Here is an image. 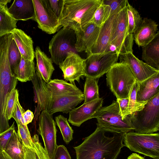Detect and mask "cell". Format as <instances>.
<instances>
[{
  "label": "cell",
  "mask_w": 159,
  "mask_h": 159,
  "mask_svg": "<svg viewBox=\"0 0 159 159\" xmlns=\"http://www.w3.org/2000/svg\"><path fill=\"white\" fill-rule=\"evenodd\" d=\"M107 132L97 126L80 144L74 147L76 159H116L124 146V133H114L109 136Z\"/></svg>",
  "instance_id": "obj_1"
},
{
  "label": "cell",
  "mask_w": 159,
  "mask_h": 159,
  "mask_svg": "<svg viewBox=\"0 0 159 159\" xmlns=\"http://www.w3.org/2000/svg\"><path fill=\"white\" fill-rule=\"evenodd\" d=\"M102 0H64L59 21L60 26L68 27L75 32L84 28L93 18Z\"/></svg>",
  "instance_id": "obj_2"
},
{
  "label": "cell",
  "mask_w": 159,
  "mask_h": 159,
  "mask_svg": "<svg viewBox=\"0 0 159 159\" xmlns=\"http://www.w3.org/2000/svg\"><path fill=\"white\" fill-rule=\"evenodd\" d=\"M9 34L0 36V133L10 127L6 113L9 93L16 88L17 80L12 73L8 59Z\"/></svg>",
  "instance_id": "obj_3"
},
{
  "label": "cell",
  "mask_w": 159,
  "mask_h": 159,
  "mask_svg": "<svg viewBox=\"0 0 159 159\" xmlns=\"http://www.w3.org/2000/svg\"><path fill=\"white\" fill-rule=\"evenodd\" d=\"M93 118L97 121V126L111 133H125L134 131L130 115L123 119L117 102L113 101L109 106L101 107Z\"/></svg>",
  "instance_id": "obj_4"
},
{
  "label": "cell",
  "mask_w": 159,
  "mask_h": 159,
  "mask_svg": "<svg viewBox=\"0 0 159 159\" xmlns=\"http://www.w3.org/2000/svg\"><path fill=\"white\" fill-rule=\"evenodd\" d=\"M106 76L107 85L116 99L129 98L137 80L126 64L116 63L106 73Z\"/></svg>",
  "instance_id": "obj_5"
},
{
  "label": "cell",
  "mask_w": 159,
  "mask_h": 159,
  "mask_svg": "<svg viewBox=\"0 0 159 159\" xmlns=\"http://www.w3.org/2000/svg\"><path fill=\"white\" fill-rule=\"evenodd\" d=\"M135 132L152 134L159 130V93L148 101L143 109L129 115Z\"/></svg>",
  "instance_id": "obj_6"
},
{
  "label": "cell",
  "mask_w": 159,
  "mask_h": 159,
  "mask_svg": "<svg viewBox=\"0 0 159 159\" xmlns=\"http://www.w3.org/2000/svg\"><path fill=\"white\" fill-rule=\"evenodd\" d=\"M124 146L153 159H159L158 133L142 134L131 131L124 133Z\"/></svg>",
  "instance_id": "obj_7"
},
{
  "label": "cell",
  "mask_w": 159,
  "mask_h": 159,
  "mask_svg": "<svg viewBox=\"0 0 159 159\" xmlns=\"http://www.w3.org/2000/svg\"><path fill=\"white\" fill-rule=\"evenodd\" d=\"M133 35L128 32L126 6L117 15L114 21L110 39L111 45L114 47L118 56L120 54L133 52Z\"/></svg>",
  "instance_id": "obj_8"
},
{
  "label": "cell",
  "mask_w": 159,
  "mask_h": 159,
  "mask_svg": "<svg viewBox=\"0 0 159 159\" xmlns=\"http://www.w3.org/2000/svg\"><path fill=\"white\" fill-rule=\"evenodd\" d=\"M75 31L63 27L54 36L49 43V52L53 63L58 65L66 58L68 52L76 51Z\"/></svg>",
  "instance_id": "obj_9"
},
{
  "label": "cell",
  "mask_w": 159,
  "mask_h": 159,
  "mask_svg": "<svg viewBox=\"0 0 159 159\" xmlns=\"http://www.w3.org/2000/svg\"><path fill=\"white\" fill-rule=\"evenodd\" d=\"M87 55L85 59V76L96 79L106 74L117 62L119 57L115 52Z\"/></svg>",
  "instance_id": "obj_10"
},
{
  "label": "cell",
  "mask_w": 159,
  "mask_h": 159,
  "mask_svg": "<svg viewBox=\"0 0 159 159\" xmlns=\"http://www.w3.org/2000/svg\"><path fill=\"white\" fill-rule=\"evenodd\" d=\"M38 131L41 135L44 149L50 159H53L58 146L57 144V129L52 117L47 110L42 111L39 116Z\"/></svg>",
  "instance_id": "obj_11"
},
{
  "label": "cell",
  "mask_w": 159,
  "mask_h": 159,
  "mask_svg": "<svg viewBox=\"0 0 159 159\" xmlns=\"http://www.w3.org/2000/svg\"><path fill=\"white\" fill-rule=\"evenodd\" d=\"M58 66L63 73L64 79L70 83L74 84L75 80L79 82L82 76H85V59L75 52H68L65 59Z\"/></svg>",
  "instance_id": "obj_12"
},
{
  "label": "cell",
  "mask_w": 159,
  "mask_h": 159,
  "mask_svg": "<svg viewBox=\"0 0 159 159\" xmlns=\"http://www.w3.org/2000/svg\"><path fill=\"white\" fill-rule=\"evenodd\" d=\"M120 62L126 64L137 81L140 83L155 74L159 70L152 67L136 57L131 52L119 55Z\"/></svg>",
  "instance_id": "obj_13"
},
{
  "label": "cell",
  "mask_w": 159,
  "mask_h": 159,
  "mask_svg": "<svg viewBox=\"0 0 159 159\" xmlns=\"http://www.w3.org/2000/svg\"><path fill=\"white\" fill-rule=\"evenodd\" d=\"M34 13L32 20L38 27L48 34L55 33L60 26L59 22L52 16L43 4L42 0H32Z\"/></svg>",
  "instance_id": "obj_14"
},
{
  "label": "cell",
  "mask_w": 159,
  "mask_h": 159,
  "mask_svg": "<svg viewBox=\"0 0 159 159\" xmlns=\"http://www.w3.org/2000/svg\"><path fill=\"white\" fill-rule=\"evenodd\" d=\"M84 100V95H73L48 97L45 101V110L50 114L61 112H69Z\"/></svg>",
  "instance_id": "obj_15"
},
{
  "label": "cell",
  "mask_w": 159,
  "mask_h": 159,
  "mask_svg": "<svg viewBox=\"0 0 159 159\" xmlns=\"http://www.w3.org/2000/svg\"><path fill=\"white\" fill-rule=\"evenodd\" d=\"M103 99L99 98L84 103L69 112L68 121L72 125L79 127L84 122L93 118L97 111L102 107Z\"/></svg>",
  "instance_id": "obj_16"
},
{
  "label": "cell",
  "mask_w": 159,
  "mask_h": 159,
  "mask_svg": "<svg viewBox=\"0 0 159 159\" xmlns=\"http://www.w3.org/2000/svg\"><path fill=\"white\" fill-rule=\"evenodd\" d=\"M100 28L91 22L83 29L75 31L76 51H84L87 55L89 54L97 39Z\"/></svg>",
  "instance_id": "obj_17"
},
{
  "label": "cell",
  "mask_w": 159,
  "mask_h": 159,
  "mask_svg": "<svg viewBox=\"0 0 159 159\" xmlns=\"http://www.w3.org/2000/svg\"><path fill=\"white\" fill-rule=\"evenodd\" d=\"M117 14L110 16L101 27L97 39L89 54L111 52V31L114 21Z\"/></svg>",
  "instance_id": "obj_18"
},
{
  "label": "cell",
  "mask_w": 159,
  "mask_h": 159,
  "mask_svg": "<svg viewBox=\"0 0 159 159\" xmlns=\"http://www.w3.org/2000/svg\"><path fill=\"white\" fill-rule=\"evenodd\" d=\"M158 25L154 20L147 17L133 34L134 40L139 47L144 46L154 38L158 30Z\"/></svg>",
  "instance_id": "obj_19"
},
{
  "label": "cell",
  "mask_w": 159,
  "mask_h": 159,
  "mask_svg": "<svg viewBox=\"0 0 159 159\" xmlns=\"http://www.w3.org/2000/svg\"><path fill=\"white\" fill-rule=\"evenodd\" d=\"M11 33L21 57L25 59L34 61V54L33 42L31 37L23 31L16 28Z\"/></svg>",
  "instance_id": "obj_20"
},
{
  "label": "cell",
  "mask_w": 159,
  "mask_h": 159,
  "mask_svg": "<svg viewBox=\"0 0 159 159\" xmlns=\"http://www.w3.org/2000/svg\"><path fill=\"white\" fill-rule=\"evenodd\" d=\"M159 73L139 83L136 100L147 102L159 93Z\"/></svg>",
  "instance_id": "obj_21"
},
{
  "label": "cell",
  "mask_w": 159,
  "mask_h": 159,
  "mask_svg": "<svg viewBox=\"0 0 159 159\" xmlns=\"http://www.w3.org/2000/svg\"><path fill=\"white\" fill-rule=\"evenodd\" d=\"M36 61L35 70L42 80L47 84L51 80L52 74L55 70L51 58L48 57L37 46L34 52Z\"/></svg>",
  "instance_id": "obj_22"
},
{
  "label": "cell",
  "mask_w": 159,
  "mask_h": 159,
  "mask_svg": "<svg viewBox=\"0 0 159 159\" xmlns=\"http://www.w3.org/2000/svg\"><path fill=\"white\" fill-rule=\"evenodd\" d=\"M8 10L17 21L32 20L34 13L32 0H15Z\"/></svg>",
  "instance_id": "obj_23"
},
{
  "label": "cell",
  "mask_w": 159,
  "mask_h": 159,
  "mask_svg": "<svg viewBox=\"0 0 159 159\" xmlns=\"http://www.w3.org/2000/svg\"><path fill=\"white\" fill-rule=\"evenodd\" d=\"M47 84L52 96L84 95L83 92L75 84L68 83L63 80H51Z\"/></svg>",
  "instance_id": "obj_24"
},
{
  "label": "cell",
  "mask_w": 159,
  "mask_h": 159,
  "mask_svg": "<svg viewBox=\"0 0 159 159\" xmlns=\"http://www.w3.org/2000/svg\"><path fill=\"white\" fill-rule=\"evenodd\" d=\"M142 59L152 67L159 70V32L147 45L142 47Z\"/></svg>",
  "instance_id": "obj_25"
},
{
  "label": "cell",
  "mask_w": 159,
  "mask_h": 159,
  "mask_svg": "<svg viewBox=\"0 0 159 159\" xmlns=\"http://www.w3.org/2000/svg\"><path fill=\"white\" fill-rule=\"evenodd\" d=\"M2 151L8 159H25V146L15 130Z\"/></svg>",
  "instance_id": "obj_26"
},
{
  "label": "cell",
  "mask_w": 159,
  "mask_h": 159,
  "mask_svg": "<svg viewBox=\"0 0 159 159\" xmlns=\"http://www.w3.org/2000/svg\"><path fill=\"white\" fill-rule=\"evenodd\" d=\"M11 0H0V36L10 33L16 28L17 20L8 11V3Z\"/></svg>",
  "instance_id": "obj_27"
},
{
  "label": "cell",
  "mask_w": 159,
  "mask_h": 159,
  "mask_svg": "<svg viewBox=\"0 0 159 159\" xmlns=\"http://www.w3.org/2000/svg\"><path fill=\"white\" fill-rule=\"evenodd\" d=\"M35 73L34 61L26 60L21 57L16 73V78L17 80L23 82L31 81Z\"/></svg>",
  "instance_id": "obj_28"
},
{
  "label": "cell",
  "mask_w": 159,
  "mask_h": 159,
  "mask_svg": "<svg viewBox=\"0 0 159 159\" xmlns=\"http://www.w3.org/2000/svg\"><path fill=\"white\" fill-rule=\"evenodd\" d=\"M33 143L32 148L25 146V159H50L37 134L34 135L32 138Z\"/></svg>",
  "instance_id": "obj_29"
},
{
  "label": "cell",
  "mask_w": 159,
  "mask_h": 159,
  "mask_svg": "<svg viewBox=\"0 0 159 159\" xmlns=\"http://www.w3.org/2000/svg\"><path fill=\"white\" fill-rule=\"evenodd\" d=\"M9 42L8 55L9 65L12 73L16 77L18 66L21 61V56L16 44L9 33Z\"/></svg>",
  "instance_id": "obj_30"
},
{
  "label": "cell",
  "mask_w": 159,
  "mask_h": 159,
  "mask_svg": "<svg viewBox=\"0 0 159 159\" xmlns=\"http://www.w3.org/2000/svg\"><path fill=\"white\" fill-rule=\"evenodd\" d=\"M126 9L128 32L129 34L133 35L141 25L143 19L137 10L129 3L128 1L126 5Z\"/></svg>",
  "instance_id": "obj_31"
},
{
  "label": "cell",
  "mask_w": 159,
  "mask_h": 159,
  "mask_svg": "<svg viewBox=\"0 0 159 159\" xmlns=\"http://www.w3.org/2000/svg\"><path fill=\"white\" fill-rule=\"evenodd\" d=\"M84 86V103L99 98L98 87L96 79L86 77Z\"/></svg>",
  "instance_id": "obj_32"
},
{
  "label": "cell",
  "mask_w": 159,
  "mask_h": 159,
  "mask_svg": "<svg viewBox=\"0 0 159 159\" xmlns=\"http://www.w3.org/2000/svg\"><path fill=\"white\" fill-rule=\"evenodd\" d=\"M55 120L63 140L67 144L69 143L73 139L74 131L70 125L67 119L60 115L55 117Z\"/></svg>",
  "instance_id": "obj_33"
},
{
  "label": "cell",
  "mask_w": 159,
  "mask_h": 159,
  "mask_svg": "<svg viewBox=\"0 0 159 159\" xmlns=\"http://www.w3.org/2000/svg\"><path fill=\"white\" fill-rule=\"evenodd\" d=\"M139 87V82L137 81L134 84L129 97V114L142 110L147 102H139L136 100V93Z\"/></svg>",
  "instance_id": "obj_34"
},
{
  "label": "cell",
  "mask_w": 159,
  "mask_h": 159,
  "mask_svg": "<svg viewBox=\"0 0 159 159\" xmlns=\"http://www.w3.org/2000/svg\"><path fill=\"white\" fill-rule=\"evenodd\" d=\"M110 8L102 2L96 10L91 22L101 27L110 16Z\"/></svg>",
  "instance_id": "obj_35"
},
{
  "label": "cell",
  "mask_w": 159,
  "mask_h": 159,
  "mask_svg": "<svg viewBox=\"0 0 159 159\" xmlns=\"http://www.w3.org/2000/svg\"><path fill=\"white\" fill-rule=\"evenodd\" d=\"M64 0H42L44 5L58 21L62 12Z\"/></svg>",
  "instance_id": "obj_36"
},
{
  "label": "cell",
  "mask_w": 159,
  "mask_h": 159,
  "mask_svg": "<svg viewBox=\"0 0 159 159\" xmlns=\"http://www.w3.org/2000/svg\"><path fill=\"white\" fill-rule=\"evenodd\" d=\"M19 99V93L17 89L14 88L9 93L7 100L6 113L9 121L12 118L16 103Z\"/></svg>",
  "instance_id": "obj_37"
},
{
  "label": "cell",
  "mask_w": 159,
  "mask_h": 159,
  "mask_svg": "<svg viewBox=\"0 0 159 159\" xmlns=\"http://www.w3.org/2000/svg\"><path fill=\"white\" fill-rule=\"evenodd\" d=\"M17 134L23 145L29 148H32L33 143L27 125L22 126L17 124Z\"/></svg>",
  "instance_id": "obj_38"
},
{
  "label": "cell",
  "mask_w": 159,
  "mask_h": 159,
  "mask_svg": "<svg viewBox=\"0 0 159 159\" xmlns=\"http://www.w3.org/2000/svg\"><path fill=\"white\" fill-rule=\"evenodd\" d=\"M127 0H103V3L109 6L110 16L118 13L126 6Z\"/></svg>",
  "instance_id": "obj_39"
},
{
  "label": "cell",
  "mask_w": 159,
  "mask_h": 159,
  "mask_svg": "<svg viewBox=\"0 0 159 159\" xmlns=\"http://www.w3.org/2000/svg\"><path fill=\"white\" fill-rule=\"evenodd\" d=\"M15 130L14 122L7 130L0 133V149H4L7 143Z\"/></svg>",
  "instance_id": "obj_40"
},
{
  "label": "cell",
  "mask_w": 159,
  "mask_h": 159,
  "mask_svg": "<svg viewBox=\"0 0 159 159\" xmlns=\"http://www.w3.org/2000/svg\"><path fill=\"white\" fill-rule=\"evenodd\" d=\"M25 111L21 106L18 99L16 103L12 118H13L17 124H20L22 126L25 125L24 124L22 115Z\"/></svg>",
  "instance_id": "obj_41"
},
{
  "label": "cell",
  "mask_w": 159,
  "mask_h": 159,
  "mask_svg": "<svg viewBox=\"0 0 159 159\" xmlns=\"http://www.w3.org/2000/svg\"><path fill=\"white\" fill-rule=\"evenodd\" d=\"M53 159H71L66 148L63 145L58 146Z\"/></svg>",
  "instance_id": "obj_42"
},
{
  "label": "cell",
  "mask_w": 159,
  "mask_h": 159,
  "mask_svg": "<svg viewBox=\"0 0 159 159\" xmlns=\"http://www.w3.org/2000/svg\"><path fill=\"white\" fill-rule=\"evenodd\" d=\"M120 111L123 119L125 118L129 115L128 110L129 98L116 99Z\"/></svg>",
  "instance_id": "obj_43"
},
{
  "label": "cell",
  "mask_w": 159,
  "mask_h": 159,
  "mask_svg": "<svg viewBox=\"0 0 159 159\" xmlns=\"http://www.w3.org/2000/svg\"><path fill=\"white\" fill-rule=\"evenodd\" d=\"M22 117L24 124L27 125L32 122L34 117V115L32 111L28 110L23 113Z\"/></svg>",
  "instance_id": "obj_44"
},
{
  "label": "cell",
  "mask_w": 159,
  "mask_h": 159,
  "mask_svg": "<svg viewBox=\"0 0 159 159\" xmlns=\"http://www.w3.org/2000/svg\"><path fill=\"white\" fill-rule=\"evenodd\" d=\"M127 159H145V158L136 153H132L129 155Z\"/></svg>",
  "instance_id": "obj_45"
},
{
  "label": "cell",
  "mask_w": 159,
  "mask_h": 159,
  "mask_svg": "<svg viewBox=\"0 0 159 159\" xmlns=\"http://www.w3.org/2000/svg\"><path fill=\"white\" fill-rule=\"evenodd\" d=\"M0 159H8L3 154L2 151L0 149Z\"/></svg>",
  "instance_id": "obj_46"
}]
</instances>
